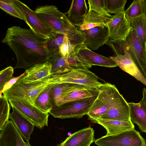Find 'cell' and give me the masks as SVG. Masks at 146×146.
I'll return each instance as SVG.
<instances>
[{"mask_svg": "<svg viewBox=\"0 0 146 146\" xmlns=\"http://www.w3.org/2000/svg\"><path fill=\"white\" fill-rule=\"evenodd\" d=\"M48 39L39 37L30 29L14 26L8 29L2 42L15 55L17 63L14 69L26 70L49 61L51 54L47 47Z\"/></svg>", "mask_w": 146, "mask_h": 146, "instance_id": "cell-1", "label": "cell"}, {"mask_svg": "<svg viewBox=\"0 0 146 146\" xmlns=\"http://www.w3.org/2000/svg\"><path fill=\"white\" fill-rule=\"evenodd\" d=\"M34 11L53 32L66 35L71 43L76 47L85 40L84 34L70 22L65 13L60 12L56 6H38Z\"/></svg>", "mask_w": 146, "mask_h": 146, "instance_id": "cell-2", "label": "cell"}, {"mask_svg": "<svg viewBox=\"0 0 146 146\" xmlns=\"http://www.w3.org/2000/svg\"><path fill=\"white\" fill-rule=\"evenodd\" d=\"M115 56L123 55L127 51L146 80V50L142 47L134 31L131 29L125 40L109 39L107 43Z\"/></svg>", "mask_w": 146, "mask_h": 146, "instance_id": "cell-3", "label": "cell"}, {"mask_svg": "<svg viewBox=\"0 0 146 146\" xmlns=\"http://www.w3.org/2000/svg\"><path fill=\"white\" fill-rule=\"evenodd\" d=\"M98 95L87 114L88 119L95 123L124 98L115 86L111 84H102L98 89Z\"/></svg>", "mask_w": 146, "mask_h": 146, "instance_id": "cell-4", "label": "cell"}, {"mask_svg": "<svg viewBox=\"0 0 146 146\" xmlns=\"http://www.w3.org/2000/svg\"><path fill=\"white\" fill-rule=\"evenodd\" d=\"M20 78L11 88L4 92L3 95L8 99L24 100L33 105L42 90L49 85L56 84L54 75L29 83H24Z\"/></svg>", "mask_w": 146, "mask_h": 146, "instance_id": "cell-5", "label": "cell"}, {"mask_svg": "<svg viewBox=\"0 0 146 146\" xmlns=\"http://www.w3.org/2000/svg\"><path fill=\"white\" fill-rule=\"evenodd\" d=\"M98 95L64 103L52 108L49 113L55 118L62 119L81 118L89 112Z\"/></svg>", "mask_w": 146, "mask_h": 146, "instance_id": "cell-6", "label": "cell"}, {"mask_svg": "<svg viewBox=\"0 0 146 146\" xmlns=\"http://www.w3.org/2000/svg\"><path fill=\"white\" fill-rule=\"evenodd\" d=\"M98 146H146V141L135 128L115 135L102 136L95 140Z\"/></svg>", "mask_w": 146, "mask_h": 146, "instance_id": "cell-7", "label": "cell"}, {"mask_svg": "<svg viewBox=\"0 0 146 146\" xmlns=\"http://www.w3.org/2000/svg\"><path fill=\"white\" fill-rule=\"evenodd\" d=\"M56 83H71L98 89L102 84L98 77L88 69H77L56 75Z\"/></svg>", "mask_w": 146, "mask_h": 146, "instance_id": "cell-8", "label": "cell"}, {"mask_svg": "<svg viewBox=\"0 0 146 146\" xmlns=\"http://www.w3.org/2000/svg\"><path fill=\"white\" fill-rule=\"evenodd\" d=\"M12 108L18 110L40 129L48 126V113L43 112L34 105L27 101L20 99H8Z\"/></svg>", "mask_w": 146, "mask_h": 146, "instance_id": "cell-9", "label": "cell"}, {"mask_svg": "<svg viewBox=\"0 0 146 146\" xmlns=\"http://www.w3.org/2000/svg\"><path fill=\"white\" fill-rule=\"evenodd\" d=\"M15 1L30 29L40 37L45 39L49 38L53 31L38 17L34 11L21 1Z\"/></svg>", "mask_w": 146, "mask_h": 146, "instance_id": "cell-10", "label": "cell"}, {"mask_svg": "<svg viewBox=\"0 0 146 146\" xmlns=\"http://www.w3.org/2000/svg\"><path fill=\"white\" fill-rule=\"evenodd\" d=\"M109 37L114 40H125L130 34L131 28L123 12L109 17L106 23Z\"/></svg>", "mask_w": 146, "mask_h": 146, "instance_id": "cell-11", "label": "cell"}, {"mask_svg": "<svg viewBox=\"0 0 146 146\" xmlns=\"http://www.w3.org/2000/svg\"><path fill=\"white\" fill-rule=\"evenodd\" d=\"M79 31L84 34L85 39L82 44L91 50H97L100 47L107 44L109 40L106 26H98Z\"/></svg>", "mask_w": 146, "mask_h": 146, "instance_id": "cell-12", "label": "cell"}, {"mask_svg": "<svg viewBox=\"0 0 146 146\" xmlns=\"http://www.w3.org/2000/svg\"><path fill=\"white\" fill-rule=\"evenodd\" d=\"M0 146H27L19 131L11 120L0 130Z\"/></svg>", "mask_w": 146, "mask_h": 146, "instance_id": "cell-13", "label": "cell"}, {"mask_svg": "<svg viewBox=\"0 0 146 146\" xmlns=\"http://www.w3.org/2000/svg\"><path fill=\"white\" fill-rule=\"evenodd\" d=\"M76 53L92 66L97 65L110 68L117 66L110 57L96 53L82 44L75 49Z\"/></svg>", "mask_w": 146, "mask_h": 146, "instance_id": "cell-14", "label": "cell"}, {"mask_svg": "<svg viewBox=\"0 0 146 146\" xmlns=\"http://www.w3.org/2000/svg\"><path fill=\"white\" fill-rule=\"evenodd\" d=\"M94 132L90 127L85 128L71 134L56 146H90L95 140Z\"/></svg>", "mask_w": 146, "mask_h": 146, "instance_id": "cell-15", "label": "cell"}, {"mask_svg": "<svg viewBox=\"0 0 146 146\" xmlns=\"http://www.w3.org/2000/svg\"><path fill=\"white\" fill-rule=\"evenodd\" d=\"M117 66L122 70L135 78L146 86V80L132 59L126 51L122 55L110 56Z\"/></svg>", "mask_w": 146, "mask_h": 146, "instance_id": "cell-16", "label": "cell"}, {"mask_svg": "<svg viewBox=\"0 0 146 146\" xmlns=\"http://www.w3.org/2000/svg\"><path fill=\"white\" fill-rule=\"evenodd\" d=\"M52 65L48 61L36 64L27 69L20 79L24 83H29L49 78L52 76Z\"/></svg>", "mask_w": 146, "mask_h": 146, "instance_id": "cell-17", "label": "cell"}, {"mask_svg": "<svg viewBox=\"0 0 146 146\" xmlns=\"http://www.w3.org/2000/svg\"><path fill=\"white\" fill-rule=\"evenodd\" d=\"M13 111L10 113L9 119L12 121L19 131L26 142L29 143L30 135L35 126L34 124L18 110L12 108Z\"/></svg>", "mask_w": 146, "mask_h": 146, "instance_id": "cell-18", "label": "cell"}, {"mask_svg": "<svg viewBox=\"0 0 146 146\" xmlns=\"http://www.w3.org/2000/svg\"><path fill=\"white\" fill-rule=\"evenodd\" d=\"M85 0H73L69 10L65 13L70 22L75 26L80 27L88 12Z\"/></svg>", "mask_w": 146, "mask_h": 146, "instance_id": "cell-19", "label": "cell"}, {"mask_svg": "<svg viewBox=\"0 0 146 146\" xmlns=\"http://www.w3.org/2000/svg\"><path fill=\"white\" fill-rule=\"evenodd\" d=\"M130 119L142 132L146 133V104L142 100L138 103H128Z\"/></svg>", "mask_w": 146, "mask_h": 146, "instance_id": "cell-20", "label": "cell"}, {"mask_svg": "<svg viewBox=\"0 0 146 146\" xmlns=\"http://www.w3.org/2000/svg\"><path fill=\"white\" fill-rule=\"evenodd\" d=\"M87 88H88L82 85L71 83H63L53 84L50 93V100L52 108L63 104L61 97L64 93L78 89Z\"/></svg>", "mask_w": 146, "mask_h": 146, "instance_id": "cell-21", "label": "cell"}, {"mask_svg": "<svg viewBox=\"0 0 146 146\" xmlns=\"http://www.w3.org/2000/svg\"><path fill=\"white\" fill-rule=\"evenodd\" d=\"M98 119L122 121L131 120L129 108L128 103L124 99L115 105Z\"/></svg>", "mask_w": 146, "mask_h": 146, "instance_id": "cell-22", "label": "cell"}, {"mask_svg": "<svg viewBox=\"0 0 146 146\" xmlns=\"http://www.w3.org/2000/svg\"><path fill=\"white\" fill-rule=\"evenodd\" d=\"M95 123L100 125L105 128L107 131L106 135H116L135 128L131 120L122 121L98 119Z\"/></svg>", "mask_w": 146, "mask_h": 146, "instance_id": "cell-23", "label": "cell"}, {"mask_svg": "<svg viewBox=\"0 0 146 146\" xmlns=\"http://www.w3.org/2000/svg\"><path fill=\"white\" fill-rule=\"evenodd\" d=\"M51 54L48 61L52 65V75L63 74L72 70L67 58L62 56L59 51Z\"/></svg>", "mask_w": 146, "mask_h": 146, "instance_id": "cell-24", "label": "cell"}, {"mask_svg": "<svg viewBox=\"0 0 146 146\" xmlns=\"http://www.w3.org/2000/svg\"><path fill=\"white\" fill-rule=\"evenodd\" d=\"M99 93L98 89L89 88H79L64 93L61 98L63 104L93 97L98 95Z\"/></svg>", "mask_w": 146, "mask_h": 146, "instance_id": "cell-25", "label": "cell"}, {"mask_svg": "<svg viewBox=\"0 0 146 146\" xmlns=\"http://www.w3.org/2000/svg\"><path fill=\"white\" fill-rule=\"evenodd\" d=\"M108 18L92 11L88 12L82 24L78 29L79 31H83L97 26H106Z\"/></svg>", "mask_w": 146, "mask_h": 146, "instance_id": "cell-26", "label": "cell"}, {"mask_svg": "<svg viewBox=\"0 0 146 146\" xmlns=\"http://www.w3.org/2000/svg\"><path fill=\"white\" fill-rule=\"evenodd\" d=\"M131 29L133 30L137 38L143 48L146 50V18L143 15L132 20L131 23Z\"/></svg>", "mask_w": 146, "mask_h": 146, "instance_id": "cell-27", "label": "cell"}, {"mask_svg": "<svg viewBox=\"0 0 146 146\" xmlns=\"http://www.w3.org/2000/svg\"><path fill=\"white\" fill-rule=\"evenodd\" d=\"M53 84L49 85L42 90L34 102L33 105L44 113H48L52 108L50 100V93Z\"/></svg>", "mask_w": 146, "mask_h": 146, "instance_id": "cell-28", "label": "cell"}, {"mask_svg": "<svg viewBox=\"0 0 146 146\" xmlns=\"http://www.w3.org/2000/svg\"><path fill=\"white\" fill-rule=\"evenodd\" d=\"M124 13L126 18L130 23L135 19L144 15L142 0H134L124 11Z\"/></svg>", "mask_w": 146, "mask_h": 146, "instance_id": "cell-29", "label": "cell"}, {"mask_svg": "<svg viewBox=\"0 0 146 146\" xmlns=\"http://www.w3.org/2000/svg\"><path fill=\"white\" fill-rule=\"evenodd\" d=\"M0 7L7 14L25 21V19L16 5L15 0H1Z\"/></svg>", "mask_w": 146, "mask_h": 146, "instance_id": "cell-30", "label": "cell"}, {"mask_svg": "<svg viewBox=\"0 0 146 146\" xmlns=\"http://www.w3.org/2000/svg\"><path fill=\"white\" fill-rule=\"evenodd\" d=\"M66 36L53 32L47 41V47L51 54L59 51V48L64 42Z\"/></svg>", "mask_w": 146, "mask_h": 146, "instance_id": "cell-31", "label": "cell"}, {"mask_svg": "<svg viewBox=\"0 0 146 146\" xmlns=\"http://www.w3.org/2000/svg\"><path fill=\"white\" fill-rule=\"evenodd\" d=\"M10 108L8 98L3 95L0 96V130L9 120Z\"/></svg>", "mask_w": 146, "mask_h": 146, "instance_id": "cell-32", "label": "cell"}, {"mask_svg": "<svg viewBox=\"0 0 146 146\" xmlns=\"http://www.w3.org/2000/svg\"><path fill=\"white\" fill-rule=\"evenodd\" d=\"M127 1V0H104L105 7L109 13L123 12Z\"/></svg>", "mask_w": 146, "mask_h": 146, "instance_id": "cell-33", "label": "cell"}, {"mask_svg": "<svg viewBox=\"0 0 146 146\" xmlns=\"http://www.w3.org/2000/svg\"><path fill=\"white\" fill-rule=\"evenodd\" d=\"M88 12L92 11L103 16L111 17V15L106 11L104 5V0H88Z\"/></svg>", "mask_w": 146, "mask_h": 146, "instance_id": "cell-34", "label": "cell"}, {"mask_svg": "<svg viewBox=\"0 0 146 146\" xmlns=\"http://www.w3.org/2000/svg\"><path fill=\"white\" fill-rule=\"evenodd\" d=\"M14 73V68L11 66H8L0 72V91L3 89L4 86L8 81L12 78Z\"/></svg>", "mask_w": 146, "mask_h": 146, "instance_id": "cell-35", "label": "cell"}, {"mask_svg": "<svg viewBox=\"0 0 146 146\" xmlns=\"http://www.w3.org/2000/svg\"><path fill=\"white\" fill-rule=\"evenodd\" d=\"M76 46L72 44L67 36L59 48V52L63 57L66 58L71 53L75 51Z\"/></svg>", "mask_w": 146, "mask_h": 146, "instance_id": "cell-36", "label": "cell"}, {"mask_svg": "<svg viewBox=\"0 0 146 146\" xmlns=\"http://www.w3.org/2000/svg\"><path fill=\"white\" fill-rule=\"evenodd\" d=\"M24 74V73L17 77L12 78L11 79L6 83L4 86L2 90L0 91V96L2 95V94L4 92L11 88L20 78L23 76Z\"/></svg>", "mask_w": 146, "mask_h": 146, "instance_id": "cell-37", "label": "cell"}, {"mask_svg": "<svg viewBox=\"0 0 146 146\" xmlns=\"http://www.w3.org/2000/svg\"><path fill=\"white\" fill-rule=\"evenodd\" d=\"M144 14L146 18V0H142Z\"/></svg>", "mask_w": 146, "mask_h": 146, "instance_id": "cell-38", "label": "cell"}, {"mask_svg": "<svg viewBox=\"0 0 146 146\" xmlns=\"http://www.w3.org/2000/svg\"><path fill=\"white\" fill-rule=\"evenodd\" d=\"M143 98L142 99L146 104V88H144L143 90Z\"/></svg>", "mask_w": 146, "mask_h": 146, "instance_id": "cell-39", "label": "cell"}, {"mask_svg": "<svg viewBox=\"0 0 146 146\" xmlns=\"http://www.w3.org/2000/svg\"><path fill=\"white\" fill-rule=\"evenodd\" d=\"M25 144L27 146H31L29 144V143H27L25 142Z\"/></svg>", "mask_w": 146, "mask_h": 146, "instance_id": "cell-40", "label": "cell"}, {"mask_svg": "<svg viewBox=\"0 0 146 146\" xmlns=\"http://www.w3.org/2000/svg\"><path fill=\"white\" fill-rule=\"evenodd\" d=\"M145 48H146V41L145 43Z\"/></svg>", "mask_w": 146, "mask_h": 146, "instance_id": "cell-41", "label": "cell"}]
</instances>
